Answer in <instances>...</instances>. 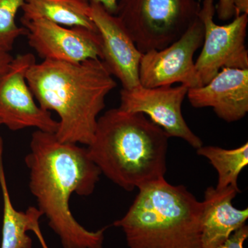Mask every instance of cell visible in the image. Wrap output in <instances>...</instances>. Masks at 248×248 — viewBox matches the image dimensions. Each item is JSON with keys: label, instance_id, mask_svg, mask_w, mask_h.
<instances>
[{"label": "cell", "instance_id": "6da1fadb", "mask_svg": "<svg viewBox=\"0 0 248 248\" xmlns=\"http://www.w3.org/2000/svg\"><path fill=\"white\" fill-rule=\"evenodd\" d=\"M25 164L37 208L46 217L63 248H103L107 227L89 231L77 221L70 208L71 195H92L102 174L87 148L63 143L54 133L37 130L31 136Z\"/></svg>", "mask_w": 248, "mask_h": 248}, {"label": "cell", "instance_id": "7a4b0ae2", "mask_svg": "<svg viewBox=\"0 0 248 248\" xmlns=\"http://www.w3.org/2000/svg\"><path fill=\"white\" fill-rule=\"evenodd\" d=\"M27 80L38 105L58 114L59 141L89 146L106 98L117 86L104 62L43 60L29 68Z\"/></svg>", "mask_w": 248, "mask_h": 248}, {"label": "cell", "instance_id": "3957f363", "mask_svg": "<svg viewBox=\"0 0 248 248\" xmlns=\"http://www.w3.org/2000/svg\"><path fill=\"white\" fill-rule=\"evenodd\" d=\"M169 138L143 114L117 108L98 118L87 150L102 174L130 192L165 179Z\"/></svg>", "mask_w": 248, "mask_h": 248}, {"label": "cell", "instance_id": "277c9868", "mask_svg": "<svg viewBox=\"0 0 248 248\" xmlns=\"http://www.w3.org/2000/svg\"><path fill=\"white\" fill-rule=\"evenodd\" d=\"M202 208L185 186L163 179L139 189L113 226L123 231L129 248H200Z\"/></svg>", "mask_w": 248, "mask_h": 248}, {"label": "cell", "instance_id": "5b68a950", "mask_svg": "<svg viewBox=\"0 0 248 248\" xmlns=\"http://www.w3.org/2000/svg\"><path fill=\"white\" fill-rule=\"evenodd\" d=\"M197 0H120L115 14L142 53L180 38L198 18Z\"/></svg>", "mask_w": 248, "mask_h": 248}, {"label": "cell", "instance_id": "8992f818", "mask_svg": "<svg viewBox=\"0 0 248 248\" xmlns=\"http://www.w3.org/2000/svg\"><path fill=\"white\" fill-rule=\"evenodd\" d=\"M215 12L214 0H203L198 16L203 24V42L202 52L195 62L202 86L208 84L223 68H248L246 46L248 15L234 17L226 25H218L214 21Z\"/></svg>", "mask_w": 248, "mask_h": 248}, {"label": "cell", "instance_id": "52a82bcc", "mask_svg": "<svg viewBox=\"0 0 248 248\" xmlns=\"http://www.w3.org/2000/svg\"><path fill=\"white\" fill-rule=\"evenodd\" d=\"M203 37V24L198 17L170 45L143 53L140 66V85L156 88L180 83L188 89L201 87L194 55L202 46Z\"/></svg>", "mask_w": 248, "mask_h": 248}, {"label": "cell", "instance_id": "ba28073f", "mask_svg": "<svg viewBox=\"0 0 248 248\" xmlns=\"http://www.w3.org/2000/svg\"><path fill=\"white\" fill-rule=\"evenodd\" d=\"M35 63L33 54L18 55L0 78V125H5L13 131L35 128L55 134L58 121L36 104L27 83V71Z\"/></svg>", "mask_w": 248, "mask_h": 248}, {"label": "cell", "instance_id": "9c48e42d", "mask_svg": "<svg viewBox=\"0 0 248 248\" xmlns=\"http://www.w3.org/2000/svg\"><path fill=\"white\" fill-rule=\"evenodd\" d=\"M188 88L184 85L145 88L140 86L120 91L122 110L148 115L150 120L163 129L170 138L182 139L195 149L203 141L186 123L182 107Z\"/></svg>", "mask_w": 248, "mask_h": 248}, {"label": "cell", "instance_id": "30bf717a", "mask_svg": "<svg viewBox=\"0 0 248 248\" xmlns=\"http://www.w3.org/2000/svg\"><path fill=\"white\" fill-rule=\"evenodd\" d=\"M29 45L44 60L80 63L102 58L99 33L83 27H66L45 19L21 20Z\"/></svg>", "mask_w": 248, "mask_h": 248}, {"label": "cell", "instance_id": "8fae6325", "mask_svg": "<svg viewBox=\"0 0 248 248\" xmlns=\"http://www.w3.org/2000/svg\"><path fill=\"white\" fill-rule=\"evenodd\" d=\"M92 19L102 42V58L112 76L117 78L122 89L140 86V52L120 19L97 3H90Z\"/></svg>", "mask_w": 248, "mask_h": 248}, {"label": "cell", "instance_id": "7c38bea8", "mask_svg": "<svg viewBox=\"0 0 248 248\" xmlns=\"http://www.w3.org/2000/svg\"><path fill=\"white\" fill-rule=\"evenodd\" d=\"M187 97L192 107L212 108L228 123L242 120L248 112V68H223L208 84L188 89Z\"/></svg>", "mask_w": 248, "mask_h": 248}, {"label": "cell", "instance_id": "4fadbf2b", "mask_svg": "<svg viewBox=\"0 0 248 248\" xmlns=\"http://www.w3.org/2000/svg\"><path fill=\"white\" fill-rule=\"evenodd\" d=\"M241 190L234 186L223 190L209 187L202 202L200 248H219L233 232L246 224L248 209H238L232 200Z\"/></svg>", "mask_w": 248, "mask_h": 248}, {"label": "cell", "instance_id": "5bb4252c", "mask_svg": "<svg viewBox=\"0 0 248 248\" xmlns=\"http://www.w3.org/2000/svg\"><path fill=\"white\" fill-rule=\"evenodd\" d=\"M3 140L0 136V186L4 203L1 248H32V239L27 232L40 225L43 215L35 207H30L26 212L18 211L14 208L3 166Z\"/></svg>", "mask_w": 248, "mask_h": 248}, {"label": "cell", "instance_id": "9a60e30c", "mask_svg": "<svg viewBox=\"0 0 248 248\" xmlns=\"http://www.w3.org/2000/svg\"><path fill=\"white\" fill-rule=\"evenodd\" d=\"M21 20L46 19L66 27H83L97 32L86 0H25Z\"/></svg>", "mask_w": 248, "mask_h": 248}, {"label": "cell", "instance_id": "2e32d148", "mask_svg": "<svg viewBox=\"0 0 248 248\" xmlns=\"http://www.w3.org/2000/svg\"><path fill=\"white\" fill-rule=\"evenodd\" d=\"M197 154L210 161L218 174L216 189L223 190L229 186L238 187L240 173L248 164V143L234 149L218 146H202L197 149Z\"/></svg>", "mask_w": 248, "mask_h": 248}, {"label": "cell", "instance_id": "e0dca14e", "mask_svg": "<svg viewBox=\"0 0 248 248\" xmlns=\"http://www.w3.org/2000/svg\"><path fill=\"white\" fill-rule=\"evenodd\" d=\"M25 0H0V48L10 52L18 37L27 35L26 28L16 24V17Z\"/></svg>", "mask_w": 248, "mask_h": 248}, {"label": "cell", "instance_id": "ac0fdd59", "mask_svg": "<svg viewBox=\"0 0 248 248\" xmlns=\"http://www.w3.org/2000/svg\"><path fill=\"white\" fill-rule=\"evenodd\" d=\"M248 238V226L244 225L233 232L219 248H244V244Z\"/></svg>", "mask_w": 248, "mask_h": 248}, {"label": "cell", "instance_id": "d6986e66", "mask_svg": "<svg viewBox=\"0 0 248 248\" xmlns=\"http://www.w3.org/2000/svg\"><path fill=\"white\" fill-rule=\"evenodd\" d=\"M215 10L220 20H229L234 17L235 11L232 0H218L215 5Z\"/></svg>", "mask_w": 248, "mask_h": 248}, {"label": "cell", "instance_id": "ffe728a7", "mask_svg": "<svg viewBox=\"0 0 248 248\" xmlns=\"http://www.w3.org/2000/svg\"><path fill=\"white\" fill-rule=\"evenodd\" d=\"M14 58L9 52L0 48V78L8 71Z\"/></svg>", "mask_w": 248, "mask_h": 248}, {"label": "cell", "instance_id": "44dd1931", "mask_svg": "<svg viewBox=\"0 0 248 248\" xmlns=\"http://www.w3.org/2000/svg\"><path fill=\"white\" fill-rule=\"evenodd\" d=\"M89 3H97L102 5L108 12L115 15L117 9L118 0H86Z\"/></svg>", "mask_w": 248, "mask_h": 248}, {"label": "cell", "instance_id": "7402d4cb", "mask_svg": "<svg viewBox=\"0 0 248 248\" xmlns=\"http://www.w3.org/2000/svg\"><path fill=\"white\" fill-rule=\"evenodd\" d=\"M235 11L234 17L248 15V0H232Z\"/></svg>", "mask_w": 248, "mask_h": 248}, {"label": "cell", "instance_id": "603a6c76", "mask_svg": "<svg viewBox=\"0 0 248 248\" xmlns=\"http://www.w3.org/2000/svg\"><path fill=\"white\" fill-rule=\"evenodd\" d=\"M32 232H33L36 236H37V239H39L41 245H42V248H49L48 246H47L46 243L45 239H44V236L42 234V232H41L40 225H37V226H35V228H34V229L32 230Z\"/></svg>", "mask_w": 248, "mask_h": 248}]
</instances>
